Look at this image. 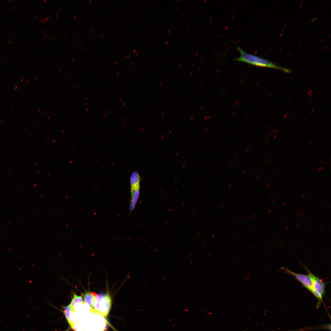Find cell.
<instances>
[{"instance_id":"1","label":"cell","mask_w":331,"mask_h":331,"mask_svg":"<svg viewBox=\"0 0 331 331\" xmlns=\"http://www.w3.org/2000/svg\"><path fill=\"white\" fill-rule=\"evenodd\" d=\"M237 50L240 54V56L236 58V61L245 63L256 66L272 68L289 73L291 70L288 69L277 66L272 62L258 56L247 53L241 48L238 47Z\"/></svg>"},{"instance_id":"2","label":"cell","mask_w":331,"mask_h":331,"mask_svg":"<svg viewBox=\"0 0 331 331\" xmlns=\"http://www.w3.org/2000/svg\"><path fill=\"white\" fill-rule=\"evenodd\" d=\"M112 303L111 297L108 293L99 294L96 293L92 310L106 318L111 310Z\"/></svg>"},{"instance_id":"3","label":"cell","mask_w":331,"mask_h":331,"mask_svg":"<svg viewBox=\"0 0 331 331\" xmlns=\"http://www.w3.org/2000/svg\"><path fill=\"white\" fill-rule=\"evenodd\" d=\"M307 271L308 274L311 276L313 280V287L312 293L318 300L316 307L318 308L321 306V302H323V298L325 292V287L326 283L323 280L317 277L311 272L309 270L305 267Z\"/></svg>"},{"instance_id":"4","label":"cell","mask_w":331,"mask_h":331,"mask_svg":"<svg viewBox=\"0 0 331 331\" xmlns=\"http://www.w3.org/2000/svg\"><path fill=\"white\" fill-rule=\"evenodd\" d=\"M282 270L294 276L307 290L311 292L313 287V280L311 276L308 275L296 273L287 268L281 267Z\"/></svg>"},{"instance_id":"5","label":"cell","mask_w":331,"mask_h":331,"mask_svg":"<svg viewBox=\"0 0 331 331\" xmlns=\"http://www.w3.org/2000/svg\"><path fill=\"white\" fill-rule=\"evenodd\" d=\"M140 181V178L138 173L136 171L133 172L131 175L130 179L131 191L139 188Z\"/></svg>"},{"instance_id":"6","label":"cell","mask_w":331,"mask_h":331,"mask_svg":"<svg viewBox=\"0 0 331 331\" xmlns=\"http://www.w3.org/2000/svg\"><path fill=\"white\" fill-rule=\"evenodd\" d=\"M139 194V188L131 191V200L129 210L131 211L134 209L137 201Z\"/></svg>"},{"instance_id":"7","label":"cell","mask_w":331,"mask_h":331,"mask_svg":"<svg viewBox=\"0 0 331 331\" xmlns=\"http://www.w3.org/2000/svg\"><path fill=\"white\" fill-rule=\"evenodd\" d=\"M96 293L87 291L83 295L84 302L90 307L92 308Z\"/></svg>"},{"instance_id":"8","label":"cell","mask_w":331,"mask_h":331,"mask_svg":"<svg viewBox=\"0 0 331 331\" xmlns=\"http://www.w3.org/2000/svg\"><path fill=\"white\" fill-rule=\"evenodd\" d=\"M84 302L82 296H79L75 294H73V296L70 304L72 308V311H75L74 308L78 304Z\"/></svg>"},{"instance_id":"9","label":"cell","mask_w":331,"mask_h":331,"mask_svg":"<svg viewBox=\"0 0 331 331\" xmlns=\"http://www.w3.org/2000/svg\"><path fill=\"white\" fill-rule=\"evenodd\" d=\"M71 311H72V308L70 304L67 306L64 309V313L65 318L72 328L73 326V324L70 318V314Z\"/></svg>"},{"instance_id":"10","label":"cell","mask_w":331,"mask_h":331,"mask_svg":"<svg viewBox=\"0 0 331 331\" xmlns=\"http://www.w3.org/2000/svg\"><path fill=\"white\" fill-rule=\"evenodd\" d=\"M322 168H323V167H322V166L320 167L319 168V169H318V171H320V170Z\"/></svg>"},{"instance_id":"11","label":"cell","mask_w":331,"mask_h":331,"mask_svg":"<svg viewBox=\"0 0 331 331\" xmlns=\"http://www.w3.org/2000/svg\"><path fill=\"white\" fill-rule=\"evenodd\" d=\"M277 136V135H275V136H274V137H273V139H274L276 138V137Z\"/></svg>"},{"instance_id":"12","label":"cell","mask_w":331,"mask_h":331,"mask_svg":"<svg viewBox=\"0 0 331 331\" xmlns=\"http://www.w3.org/2000/svg\"><path fill=\"white\" fill-rule=\"evenodd\" d=\"M171 31V29H169V30L168 31V33H169Z\"/></svg>"},{"instance_id":"13","label":"cell","mask_w":331,"mask_h":331,"mask_svg":"<svg viewBox=\"0 0 331 331\" xmlns=\"http://www.w3.org/2000/svg\"><path fill=\"white\" fill-rule=\"evenodd\" d=\"M313 141H311L310 143V144H311V143H313Z\"/></svg>"},{"instance_id":"14","label":"cell","mask_w":331,"mask_h":331,"mask_svg":"<svg viewBox=\"0 0 331 331\" xmlns=\"http://www.w3.org/2000/svg\"><path fill=\"white\" fill-rule=\"evenodd\" d=\"M168 41H166V44H167V43H168Z\"/></svg>"},{"instance_id":"15","label":"cell","mask_w":331,"mask_h":331,"mask_svg":"<svg viewBox=\"0 0 331 331\" xmlns=\"http://www.w3.org/2000/svg\"><path fill=\"white\" fill-rule=\"evenodd\" d=\"M198 54V53L197 52L196 54V55L197 56V55Z\"/></svg>"},{"instance_id":"16","label":"cell","mask_w":331,"mask_h":331,"mask_svg":"<svg viewBox=\"0 0 331 331\" xmlns=\"http://www.w3.org/2000/svg\"><path fill=\"white\" fill-rule=\"evenodd\" d=\"M177 9H178V7H177L176 10H177Z\"/></svg>"},{"instance_id":"17","label":"cell","mask_w":331,"mask_h":331,"mask_svg":"<svg viewBox=\"0 0 331 331\" xmlns=\"http://www.w3.org/2000/svg\"><path fill=\"white\" fill-rule=\"evenodd\" d=\"M189 28H188V29H187V30L188 31L189 30Z\"/></svg>"},{"instance_id":"18","label":"cell","mask_w":331,"mask_h":331,"mask_svg":"<svg viewBox=\"0 0 331 331\" xmlns=\"http://www.w3.org/2000/svg\"><path fill=\"white\" fill-rule=\"evenodd\" d=\"M172 26V25H171L170 26V28H171Z\"/></svg>"},{"instance_id":"19","label":"cell","mask_w":331,"mask_h":331,"mask_svg":"<svg viewBox=\"0 0 331 331\" xmlns=\"http://www.w3.org/2000/svg\"><path fill=\"white\" fill-rule=\"evenodd\" d=\"M135 50H134V52H135Z\"/></svg>"},{"instance_id":"20","label":"cell","mask_w":331,"mask_h":331,"mask_svg":"<svg viewBox=\"0 0 331 331\" xmlns=\"http://www.w3.org/2000/svg\"><path fill=\"white\" fill-rule=\"evenodd\" d=\"M181 65V64H180V65L179 66V67H180Z\"/></svg>"},{"instance_id":"21","label":"cell","mask_w":331,"mask_h":331,"mask_svg":"<svg viewBox=\"0 0 331 331\" xmlns=\"http://www.w3.org/2000/svg\"><path fill=\"white\" fill-rule=\"evenodd\" d=\"M194 65V63H193V64L192 65V66H193Z\"/></svg>"},{"instance_id":"22","label":"cell","mask_w":331,"mask_h":331,"mask_svg":"<svg viewBox=\"0 0 331 331\" xmlns=\"http://www.w3.org/2000/svg\"><path fill=\"white\" fill-rule=\"evenodd\" d=\"M195 53H194V54H193V55H195Z\"/></svg>"},{"instance_id":"23","label":"cell","mask_w":331,"mask_h":331,"mask_svg":"<svg viewBox=\"0 0 331 331\" xmlns=\"http://www.w3.org/2000/svg\"><path fill=\"white\" fill-rule=\"evenodd\" d=\"M192 72H191V73H192Z\"/></svg>"},{"instance_id":"24","label":"cell","mask_w":331,"mask_h":331,"mask_svg":"<svg viewBox=\"0 0 331 331\" xmlns=\"http://www.w3.org/2000/svg\"><path fill=\"white\" fill-rule=\"evenodd\" d=\"M288 227V226H287V227H286V228H287Z\"/></svg>"}]
</instances>
